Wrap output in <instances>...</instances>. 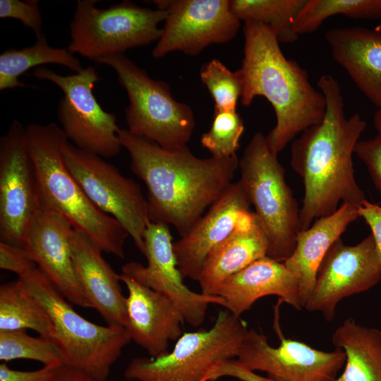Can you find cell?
I'll list each match as a JSON object with an SVG mask.
<instances>
[{
    "instance_id": "16",
    "label": "cell",
    "mask_w": 381,
    "mask_h": 381,
    "mask_svg": "<svg viewBox=\"0 0 381 381\" xmlns=\"http://www.w3.org/2000/svg\"><path fill=\"white\" fill-rule=\"evenodd\" d=\"M143 241L147 265L131 261L122 266L121 273L169 298L181 311L185 322L193 327L203 323L210 304L223 306L224 301L219 296L195 292L184 284L177 267L168 225L150 222Z\"/></svg>"
},
{
    "instance_id": "38",
    "label": "cell",
    "mask_w": 381,
    "mask_h": 381,
    "mask_svg": "<svg viewBox=\"0 0 381 381\" xmlns=\"http://www.w3.org/2000/svg\"><path fill=\"white\" fill-rule=\"evenodd\" d=\"M55 368L44 366L35 370H18L4 362L0 365V381H48Z\"/></svg>"
},
{
    "instance_id": "18",
    "label": "cell",
    "mask_w": 381,
    "mask_h": 381,
    "mask_svg": "<svg viewBox=\"0 0 381 381\" xmlns=\"http://www.w3.org/2000/svg\"><path fill=\"white\" fill-rule=\"evenodd\" d=\"M240 182L231 183L184 236L174 241L177 267L183 279L198 281L209 253L253 211Z\"/></svg>"
},
{
    "instance_id": "31",
    "label": "cell",
    "mask_w": 381,
    "mask_h": 381,
    "mask_svg": "<svg viewBox=\"0 0 381 381\" xmlns=\"http://www.w3.org/2000/svg\"><path fill=\"white\" fill-rule=\"evenodd\" d=\"M200 79L209 90L217 111H236L243 90L240 69L231 71L219 59H213L200 69Z\"/></svg>"
},
{
    "instance_id": "28",
    "label": "cell",
    "mask_w": 381,
    "mask_h": 381,
    "mask_svg": "<svg viewBox=\"0 0 381 381\" xmlns=\"http://www.w3.org/2000/svg\"><path fill=\"white\" fill-rule=\"evenodd\" d=\"M306 0H231L233 13L243 22L252 20L270 28L279 42L293 43L299 36L295 20Z\"/></svg>"
},
{
    "instance_id": "10",
    "label": "cell",
    "mask_w": 381,
    "mask_h": 381,
    "mask_svg": "<svg viewBox=\"0 0 381 381\" xmlns=\"http://www.w3.org/2000/svg\"><path fill=\"white\" fill-rule=\"evenodd\" d=\"M32 74L54 83L64 92L57 117L71 144L104 159L114 157L120 152L122 146L116 116L103 109L93 93L95 85L100 80L95 66L68 75L40 66Z\"/></svg>"
},
{
    "instance_id": "40",
    "label": "cell",
    "mask_w": 381,
    "mask_h": 381,
    "mask_svg": "<svg viewBox=\"0 0 381 381\" xmlns=\"http://www.w3.org/2000/svg\"><path fill=\"white\" fill-rule=\"evenodd\" d=\"M374 125L377 131L381 130V109H377L374 115Z\"/></svg>"
},
{
    "instance_id": "12",
    "label": "cell",
    "mask_w": 381,
    "mask_h": 381,
    "mask_svg": "<svg viewBox=\"0 0 381 381\" xmlns=\"http://www.w3.org/2000/svg\"><path fill=\"white\" fill-rule=\"evenodd\" d=\"M40 205L26 127L14 120L0 138V241L24 247Z\"/></svg>"
},
{
    "instance_id": "13",
    "label": "cell",
    "mask_w": 381,
    "mask_h": 381,
    "mask_svg": "<svg viewBox=\"0 0 381 381\" xmlns=\"http://www.w3.org/2000/svg\"><path fill=\"white\" fill-rule=\"evenodd\" d=\"M165 10L160 38L152 52L161 58L176 51L195 56L213 44H223L237 34L241 20L233 13L230 0H156Z\"/></svg>"
},
{
    "instance_id": "26",
    "label": "cell",
    "mask_w": 381,
    "mask_h": 381,
    "mask_svg": "<svg viewBox=\"0 0 381 381\" xmlns=\"http://www.w3.org/2000/svg\"><path fill=\"white\" fill-rule=\"evenodd\" d=\"M49 64L61 65L75 73L83 68L67 48L50 46L42 35L32 46L8 49L0 54V90L27 87L18 78L33 67Z\"/></svg>"
},
{
    "instance_id": "15",
    "label": "cell",
    "mask_w": 381,
    "mask_h": 381,
    "mask_svg": "<svg viewBox=\"0 0 381 381\" xmlns=\"http://www.w3.org/2000/svg\"><path fill=\"white\" fill-rule=\"evenodd\" d=\"M381 282V266L371 234L353 246L341 238L320 262L314 288L304 308L329 322L344 298L368 291Z\"/></svg>"
},
{
    "instance_id": "23",
    "label": "cell",
    "mask_w": 381,
    "mask_h": 381,
    "mask_svg": "<svg viewBox=\"0 0 381 381\" xmlns=\"http://www.w3.org/2000/svg\"><path fill=\"white\" fill-rule=\"evenodd\" d=\"M358 217L357 207L341 203L334 213L315 219L308 229L298 232L294 252L283 262L298 279L303 308L311 296L324 256Z\"/></svg>"
},
{
    "instance_id": "33",
    "label": "cell",
    "mask_w": 381,
    "mask_h": 381,
    "mask_svg": "<svg viewBox=\"0 0 381 381\" xmlns=\"http://www.w3.org/2000/svg\"><path fill=\"white\" fill-rule=\"evenodd\" d=\"M38 0H0V18H13L32 30L37 38L44 35Z\"/></svg>"
},
{
    "instance_id": "35",
    "label": "cell",
    "mask_w": 381,
    "mask_h": 381,
    "mask_svg": "<svg viewBox=\"0 0 381 381\" xmlns=\"http://www.w3.org/2000/svg\"><path fill=\"white\" fill-rule=\"evenodd\" d=\"M36 263L24 248L0 241V268L21 277L35 267Z\"/></svg>"
},
{
    "instance_id": "7",
    "label": "cell",
    "mask_w": 381,
    "mask_h": 381,
    "mask_svg": "<svg viewBox=\"0 0 381 381\" xmlns=\"http://www.w3.org/2000/svg\"><path fill=\"white\" fill-rule=\"evenodd\" d=\"M111 67L129 99L125 110L127 130L167 150L187 146L195 127L192 109L176 101L169 84L151 78L123 54L95 61Z\"/></svg>"
},
{
    "instance_id": "27",
    "label": "cell",
    "mask_w": 381,
    "mask_h": 381,
    "mask_svg": "<svg viewBox=\"0 0 381 381\" xmlns=\"http://www.w3.org/2000/svg\"><path fill=\"white\" fill-rule=\"evenodd\" d=\"M32 329L52 341L53 327L44 306L25 288L21 281L0 286V331Z\"/></svg>"
},
{
    "instance_id": "4",
    "label": "cell",
    "mask_w": 381,
    "mask_h": 381,
    "mask_svg": "<svg viewBox=\"0 0 381 381\" xmlns=\"http://www.w3.org/2000/svg\"><path fill=\"white\" fill-rule=\"evenodd\" d=\"M26 134L40 201L65 217L102 252L124 258L129 234L90 200L70 173L63 155L68 140L61 128L55 123H30Z\"/></svg>"
},
{
    "instance_id": "32",
    "label": "cell",
    "mask_w": 381,
    "mask_h": 381,
    "mask_svg": "<svg viewBox=\"0 0 381 381\" xmlns=\"http://www.w3.org/2000/svg\"><path fill=\"white\" fill-rule=\"evenodd\" d=\"M243 131V121L236 111L214 110L212 126L202 135L200 143L212 157H230L236 155Z\"/></svg>"
},
{
    "instance_id": "25",
    "label": "cell",
    "mask_w": 381,
    "mask_h": 381,
    "mask_svg": "<svg viewBox=\"0 0 381 381\" xmlns=\"http://www.w3.org/2000/svg\"><path fill=\"white\" fill-rule=\"evenodd\" d=\"M332 343L346 361L336 381H381V330L349 318L334 331Z\"/></svg>"
},
{
    "instance_id": "21",
    "label": "cell",
    "mask_w": 381,
    "mask_h": 381,
    "mask_svg": "<svg viewBox=\"0 0 381 381\" xmlns=\"http://www.w3.org/2000/svg\"><path fill=\"white\" fill-rule=\"evenodd\" d=\"M73 262L79 283L91 308L107 325L125 327L126 297L119 274L102 256V251L85 234L73 229L71 236Z\"/></svg>"
},
{
    "instance_id": "34",
    "label": "cell",
    "mask_w": 381,
    "mask_h": 381,
    "mask_svg": "<svg viewBox=\"0 0 381 381\" xmlns=\"http://www.w3.org/2000/svg\"><path fill=\"white\" fill-rule=\"evenodd\" d=\"M354 154L364 163L381 197V130L373 138L359 140Z\"/></svg>"
},
{
    "instance_id": "6",
    "label": "cell",
    "mask_w": 381,
    "mask_h": 381,
    "mask_svg": "<svg viewBox=\"0 0 381 381\" xmlns=\"http://www.w3.org/2000/svg\"><path fill=\"white\" fill-rule=\"evenodd\" d=\"M239 179L267 241V256L284 262L294 250L301 231L298 205L285 180L284 167L257 132L238 161Z\"/></svg>"
},
{
    "instance_id": "39",
    "label": "cell",
    "mask_w": 381,
    "mask_h": 381,
    "mask_svg": "<svg viewBox=\"0 0 381 381\" xmlns=\"http://www.w3.org/2000/svg\"><path fill=\"white\" fill-rule=\"evenodd\" d=\"M48 381H99L90 375L62 365L56 368Z\"/></svg>"
},
{
    "instance_id": "1",
    "label": "cell",
    "mask_w": 381,
    "mask_h": 381,
    "mask_svg": "<svg viewBox=\"0 0 381 381\" xmlns=\"http://www.w3.org/2000/svg\"><path fill=\"white\" fill-rule=\"evenodd\" d=\"M119 137L131 170L147 187L150 222L172 225L180 237L220 198L238 168L236 155L202 159L187 146L167 150L125 128Z\"/></svg>"
},
{
    "instance_id": "20",
    "label": "cell",
    "mask_w": 381,
    "mask_h": 381,
    "mask_svg": "<svg viewBox=\"0 0 381 381\" xmlns=\"http://www.w3.org/2000/svg\"><path fill=\"white\" fill-rule=\"evenodd\" d=\"M270 295L297 310L303 308L296 274L283 262L267 256L229 277L216 292L224 301L223 307L236 317L249 310L258 299Z\"/></svg>"
},
{
    "instance_id": "17",
    "label": "cell",
    "mask_w": 381,
    "mask_h": 381,
    "mask_svg": "<svg viewBox=\"0 0 381 381\" xmlns=\"http://www.w3.org/2000/svg\"><path fill=\"white\" fill-rule=\"evenodd\" d=\"M73 229L65 217L40 201L25 234L24 248L68 302L91 308L73 265L71 245Z\"/></svg>"
},
{
    "instance_id": "29",
    "label": "cell",
    "mask_w": 381,
    "mask_h": 381,
    "mask_svg": "<svg viewBox=\"0 0 381 381\" xmlns=\"http://www.w3.org/2000/svg\"><path fill=\"white\" fill-rule=\"evenodd\" d=\"M343 15L353 19L381 18V0H306L294 25L298 35L315 31L327 18Z\"/></svg>"
},
{
    "instance_id": "19",
    "label": "cell",
    "mask_w": 381,
    "mask_h": 381,
    "mask_svg": "<svg viewBox=\"0 0 381 381\" xmlns=\"http://www.w3.org/2000/svg\"><path fill=\"white\" fill-rule=\"evenodd\" d=\"M119 279L127 290V323L131 340L151 358L167 353L169 343L183 333L184 318L176 304L165 295L145 286L121 273Z\"/></svg>"
},
{
    "instance_id": "30",
    "label": "cell",
    "mask_w": 381,
    "mask_h": 381,
    "mask_svg": "<svg viewBox=\"0 0 381 381\" xmlns=\"http://www.w3.org/2000/svg\"><path fill=\"white\" fill-rule=\"evenodd\" d=\"M19 358L51 368L64 365L58 348L49 339L30 336L25 330L0 331V360L5 363Z\"/></svg>"
},
{
    "instance_id": "11",
    "label": "cell",
    "mask_w": 381,
    "mask_h": 381,
    "mask_svg": "<svg viewBox=\"0 0 381 381\" xmlns=\"http://www.w3.org/2000/svg\"><path fill=\"white\" fill-rule=\"evenodd\" d=\"M66 165L90 200L117 220L138 250L145 254L143 236L150 220L140 186L104 158L68 141L63 147Z\"/></svg>"
},
{
    "instance_id": "14",
    "label": "cell",
    "mask_w": 381,
    "mask_h": 381,
    "mask_svg": "<svg viewBox=\"0 0 381 381\" xmlns=\"http://www.w3.org/2000/svg\"><path fill=\"white\" fill-rule=\"evenodd\" d=\"M279 345L272 346L262 333L250 329L239 348L236 361L246 369L267 373L277 381H336L346 355L336 348L324 351L306 343L286 338L278 325Z\"/></svg>"
},
{
    "instance_id": "5",
    "label": "cell",
    "mask_w": 381,
    "mask_h": 381,
    "mask_svg": "<svg viewBox=\"0 0 381 381\" xmlns=\"http://www.w3.org/2000/svg\"><path fill=\"white\" fill-rule=\"evenodd\" d=\"M18 279L49 315L52 341L64 365L106 381L111 368L131 341L126 328L99 325L84 318L38 267Z\"/></svg>"
},
{
    "instance_id": "9",
    "label": "cell",
    "mask_w": 381,
    "mask_h": 381,
    "mask_svg": "<svg viewBox=\"0 0 381 381\" xmlns=\"http://www.w3.org/2000/svg\"><path fill=\"white\" fill-rule=\"evenodd\" d=\"M97 0H78L70 23L72 54L96 61L130 49L145 46L160 38L168 13L123 1L105 8Z\"/></svg>"
},
{
    "instance_id": "8",
    "label": "cell",
    "mask_w": 381,
    "mask_h": 381,
    "mask_svg": "<svg viewBox=\"0 0 381 381\" xmlns=\"http://www.w3.org/2000/svg\"><path fill=\"white\" fill-rule=\"evenodd\" d=\"M248 330L240 317L221 310L210 329L183 332L171 351L133 358L124 377L129 381H206L216 364L237 357Z\"/></svg>"
},
{
    "instance_id": "36",
    "label": "cell",
    "mask_w": 381,
    "mask_h": 381,
    "mask_svg": "<svg viewBox=\"0 0 381 381\" xmlns=\"http://www.w3.org/2000/svg\"><path fill=\"white\" fill-rule=\"evenodd\" d=\"M223 377H231L241 381H277L246 369L236 359L216 364L207 375L206 381H215Z\"/></svg>"
},
{
    "instance_id": "3",
    "label": "cell",
    "mask_w": 381,
    "mask_h": 381,
    "mask_svg": "<svg viewBox=\"0 0 381 381\" xmlns=\"http://www.w3.org/2000/svg\"><path fill=\"white\" fill-rule=\"evenodd\" d=\"M243 31L241 102L248 107L255 97L262 96L272 104L276 124L265 138L270 150L277 155L298 134L322 120L325 98L312 85L306 71L284 55L270 28L247 20Z\"/></svg>"
},
{
    "instance_id": "24",
    "label": "cell",
    "mask_w": 381,
    "mask_h": 381,
    "mask_svg": "<svg viewBox=\"0 0 381 381\" xmlns=\"http://www.w3.org/2000/svg\"><path fill=\"white\" fill-rule=\"evenodd\" d=\"M267 253L266 236L252 212L206 257L198 279L201 293L216 296L223 282Z\"/></svg>"
},
{
    "instance_id": "22",
    "label": "cell",
    "mask_w": 381,
    "mask_h": 381,
    "mask_svg": "<svg viewBox=\"0 0 381 381\" xmlns=\"http://www.w3.org/2000/svg\"><path fill=\"white\" fill-rule=\"evenodd\" d=\"M325 38L334 60L359 90L381 109V30L362 27L329 30Z\"/></svg>"
},
{
    "instance_id": "37",
    "label": "cell",
    "mask_w": 381,
    "mask_h": 381,
    "mask_svg": "<svg viewBox=\"0 0 381 381\" xmlns=\"http://www.w3.org/2000/svg\"><path fill=\"white\" fill-rule=\"evenodd\" d=\"M358 212L371 230L381 266V206L365 199Z\"/></svg>"
},
{
    "instance_id": "2",
    "label": "cell",
    "mask_w": 381,
    "mask_h": 381,
    "mask_svg": "<svg viewBox=\"0 0 381 381\" xmlns=\"http://www.w3.org/2000/svg\"><path fill=\"white\" fill-rule=\"evenodd\" d=\"M318 86L325 98L324 117L291 146V165L304 186L301 230L334 213L340 202L358 207L365 199L356 181L352 155L366 121L357 113L346 118L340 86L332 75H322Z\"/></svg>"
}]
</instances>
